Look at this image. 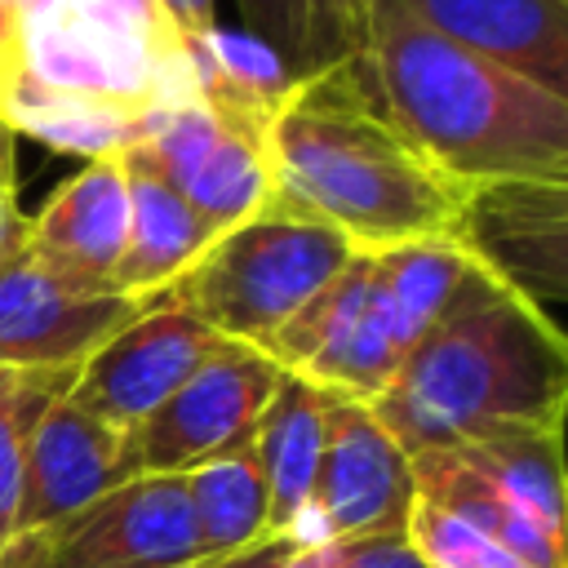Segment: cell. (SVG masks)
<instances>
[{
	"label": "cell",
	"instance_id": "83f0119b",
	"mask_svg": "<svg viewBox=\"0 0 568 568\" xmlns=\"http://www.w3.org/2000/svg\"><path fill=\"white\" fill-rule=\"evenodd\" d=\"M106 4H115L129 22H138L151 40H160L164 49H182V31L164 18V9H160V0H106Z\"/></svg>",
	"mask_w": 568,
	"mask_h": 568
},
{
	"label": "cell",
	"instance_id": "5b68a950",
	"mask_svg": "<svg viewBox=\"0 0 568 568\" xmlns=\"http://www.w3.org/2000/svg\"><path fill=\"white\" fill-rule=\"evenodd\" d=\"M564 430H501L413 453V488L484 532L524 568H564Z\"/></svg>",
	"mask_w": 568,
	"mask_h": 568
},
{
	"label": "cell",
	"instance_id": "f546056e",
	"mask_svg": "<svg viewBox=\"0 0 568 568\" xmlns=\"http://www.w3.org/2000/svg\"><path fill=\"white\" fill-rule=\"evenodd\" d=\"M217 0H160V9H164V18L186 36V31H200V27H209V22H217V9H213Z\"/></svg>",
	"mask_w": 568,
	"mask_h": 568
},
{
	"label": "cell",
	"instance_id": "f1b7e54d",
	"mask_svg": "<svg viewBox=\"0 0 568 568\" xmlns=\"http://www.w3.org/2000/svg\"><path fill=\"white\" fill-rule=\"evenodd\" d=\"M27 217L18 209V182H0V266L27 244Z\"/></svg>",
	"mask_w": 568,
	"mask_h": 568
},
{
	"label": "cell",
	"instance_id": "5bb4252c",
	"mask_svg": "<svg viewBox=\"0 0 568 568\" xmlns=\"http://www.w3.org/2000/svg\"><path fill=\"white\" fill-rule=\"evenodd\" d=\"M129 235L124 155L89 160L67 178L36 217H27V257L67 288L115 293V266Z\"/></svg>",
	"mask_w": 568,
	"mask_h": 568
},
{
	"label": "cell",
	"instance_id": "7402d4cb",
	"mask_svg": "<svg viewBox=\"0 0 568 568\" xmlns=\"http://www.w3.org/2000/svg\"><path fill=\"white\" fill-rule=\"evenodd\" d=\"M71 373H13L0 368V546L13 537L22 457L40 413L67 390Z\"/></svg>",
	"mask_w": 568,
	"mask_h": 568
},
{
	"label": "cell",
	"instance_id": "e0dca14e",
	"mask_svg": "<svg viewBox=\"0 0 568 568\" xmlns=\"http://www.w3.org/2000/svg\"><path fill=\"white\" fill-rule=\"evenodd\" d=\"M328 399H333L328 390L284 373L248 435L266 479V497H271V537L320 541L311 501H315V475L324 453Z\"/></svg>",
	"mask_w": 568,
	"mask_h": 568
},
{
	"label": "cell",
	"instance_id": "ac0fdd59",
	"mask_svg": "<svg viewBox=\"0 0 568 568\" xmlns=\"http://www.w3.org/2000/svg\"><path fill=\"white\" fill-rule=\"evenodd\" d=\"M373 297L390 337L408 355L484 275H493L462 235H430L368 253Z\"/></svg>",
	"mask_w": 568,
	"mask_h": 568
},
{
	"label": "cell",
	"instance_id": "7c38bea8",
	"mask_svg": "<svg viewBox=\"0 0 568 568\" xmlns=\"http://www.w3.org/2000/svg\"><path fill=\"white\" fill-rule=\"evenodd\" d=\"M462 240L510 293L559 324L568 297V182L510 178L475 186Z\"/></svg>",
	"mask_w": 568,
	"mask_h": 568
},
{
	"label": "cell",
	"instance_id": "9a60e30c",
	"mask_svg": "<svg viewBox=\"0 0 568 568\" xmlns=\"http://www.w3.org/2000/svg\"><path fill=\"white\" fill-rule=\"evenodd\" d=\"M138 479L129 462V430H115L67 399V390L40 413L18 484L13 532L44 528L102 493Z\"/></svg>",
	"mask_w": 568,
	"mask_h": 568
},
{
	"label": "cell",
	"instance_id": "ba28073f",
	"mask_svg": "<svg viewBox=\"0 0 568 568\" xmlns=\"http://www.w3.org/2000/svg\"><path fill=\"white\" fill-rule=\"evenodd\" d=\"M280 377L284 368L266 351L217 342V351L129 430L133 475H186L191 466L244 444Z\"/></svg>",
	"mask_w": 568,
	"mask_h": 568
},
{
	"label": "cell",
	"instance_id": "603a6c76",
	"mask_svg": "<svg viewBox=\"0 0 568 568\" xmlns=\"http://www.w3.org/2000/svg\"><path fill=\"white\" fill-rule=\"evenodd\" d=\"M404 537L426 568H524L493 532L422 497L408 510Z\"/></svg>",
	"mask_w": 568,
	"mask_h": 568
},
{
	"label": "cell",
	"instance_id": "d6a6232c",
	"mask_svg": "<svg viewBox=\"0 0 568 568\" xmlns=\"http://www.w3.org/2000/svg\"><path fill=\"white\" fill-rule=\"evenodd\" d=\"M31 0H0V13H13V18H22V9H27Z\"/></svg>",
	"mask_w": 568,
	"mask_h": 568
},
{
	"label": "cell",
	"instance_id": "7a4b0ae2",
	"mask_svg": "<svg viewBox=\"0 0 568 568\" xmlns=\"http://www.w3.org/2000/svg\"><path fill=\"white\" fill-rule=\"evenodd\" d=\"M568 342L532 302L484 275L368 404L413 457L501 430H564Z\"/></svg>",
	"mask_w": 568,
	"mask_h": 568
},
{
	"label": "cell",
	"instance_id": "ffe728a7",
	"mask_svg": "<svg viewBox=\"0 0 568 568\" xmlns=\"http://www.w3.org/2000/svg\"><path fill=\"white\" fill-rule=\"evenodd\" d=\"M155 115H160L155 102L67 93V89L36 84L31 75H18V84L0 102V120L13 138L27 133L53 151H75L84 160L124 155V151L142 146Z\"/></svg>",
	"mask_w": 568,
	"mask_h": 568
},
{
	"label": "cell",
	"instance_id": "6da1fadb",
	"mask_svg": "<svg viewBox=\"0 0 568 568\" xmlns=\"http://www.w3.org/2000/svg\"><path fill=\"white\" fill-rule=\"evenodd\" d=\"M271 200L373 253L462 235L470 191L386 111L364 58L297 75L266 124Z\"/></svg>",
	"mask_w": 568,
	"mask_h": 568
},
{
	"label": "cell",
	"instance_id": "4fadbf2b",
	"mask_svg": "<svg viewBox=\"0 0 568 568\" xmlns=\"http://www.w3.org/2000/svg\"><path fill=\"white\" fill-rule=\"evenodd\" d=\"M151 302L124 293H80L44 275L27 248L0 266V368L75 373L111 333Z\"/></svg>",
	"mask_w": 568,
	"mask_h": 568
},
{
	"label": "cell",
	"instance_id": "4316f807",
	"mask_svg": "<svg viewBox=\"0 0 568 568\" xmlns=\"http://www.w3.org/2000/svg\"><path fill=\"white\" fill-rule=\"evenodd\" d=\"M297 546H311L302 537H262L244 550H231V555H200V559H186V564H169V568H280Z\"/></svg>",
	"mask_w": 568,
	"mask_h": 568
},
{
	"label": "cell",
	"instance_id": "d6986e66",
	"mask_svg": "<svg viewBox=\"0 0 568 568\" xmlns=\"http://www.w3.org/2000/svg\"><path fill=\"white\" fill-rule=\"evenodd\" d=\"M124 186H129V235H124V257L115 266V293L155 302L182 275V266L209 244L213 231L138 151H124Z\"/></svg>",
	"mask_w": 568,
	"mask_h": 568
},
{
	"label": "cell",
	"instance_id": "2e32d148",
	"mask_svg": "<svg viewBox=\"0 0 568 568\" xmlns=\"http://www.w3.org/2000/svg\"><path fill=\"white\" fill-rule=\"evenodd\" d=\"M444 40L568 98V0H395Z\"/></svg>",
	"mask_w": 568,
	"mask_h": 568
},
{
	"label": "cell",
	"instance_id": "30bf717a",
	"mask_svg": "<svg viewBox=\"0 0 568 568\" xmlns=\"http://www.w3.org/2000/svg\"><path fill=\"white\" fill-rule=\"evenodd\" d=\"M217 342L222 337L186 311L151 302L71 373L67 399L115 430H133L217 351Z\"/></svg>",
	"mask_w": 568,
	"mask_h": 568
},
{
	"label": "cell",
	"instance_id": "9c48e42d",
	"mask_svg": "<svg viewBox=\"0 0 568 568\" xmlns=\"http://www.w3.org/2000/svg\"><path fill=\"white\" fill-rule=\"evenodd\" d=\"M284 373L337 395L373 404L395 377L404 351L382 320L373 297L368 253H351V262L262 346Z\"/></svg>",
	"mask_w": 568,
	"mask_h": 568
},
{
	"label": "cell",
	"instance_id": "52a82bcc",
	"mask_svg": "<svg viewBox=\"0 0 568 568\" xmlns=\"http://www.w3.org/2000/svg\"><path fill=\"white\" fill-rule=\"evenodd\" d=\"M186 559H200V537L182 475H138L0 546V568H169Z\"/></svg>",
	"mask_w": 568,
	"mask_h": 568
},
{
	"label": "cell",
	"instance_id": "3957f363",
	"mask_svg": "<svg viewBox=\"0 0 568 568\" xmlns=\"http://www.w3.org/2000/svg\"><path fill=\"white\" fill-rule=\"evenodd\" d=\"M359 58L386 111L466 186L568 182V98L444 40L395 0L373 4Z\"/></svg>",
	"mask_w": 568,
	"mask_h": 568
},
{
	"label": "cell",
	"instance_id": "277c9868",
	"mask_svg": "<svg viewBox=\"0 0 568 568\" xmlns=\"http://www.w3.org/2000/svg\"><path fill=\"white\" fill-rule=\"evenodd\" d=\"M351 244L297 213L262 204L222 226L155 297L186 311L222 342L266 346L346 262Z\"/></svg>",
	"mask_w": 568,
	"mask_h": 568
},
{
	"label": "cell",
	"instance_id": "8fae6325",
	"mask_svg": "<svg viewBox=\"0 0 568 568\" xmlns=\"http://www.w3.org/2000/svg\"><path fill=\"white\" fill-rule=\"evenodd\" d=\"M413 501V457L390 439V430L373 417L368 404L333 395L311 501L320 541L404 532Z\"/></svg>",
	"mask_w": 568,
	"mask_h": 568
},
{
	"label": "cell",
	"instance_id": "44dd1931",
	"mask_svg": "<svg viewBox=\"0 0 568 568\" xmlns=\"http://www.w3.org/2000/svg\"><path fill=\"white\" fill-rule=\"evenodd\" d=\"M200 555H231L271 537V497L253 444H235L182 475Z\"/></svg>",
	"mask_w": 568,
	"mask_h": 568
},
{
	"label": "cell",
	"instance_id": "d4e9b609",
	"mask_svg": "<svg viewBox=\"0 0 568 568\" xmlns=\"http://www.w3.org/2000/svg\"><path fill=\"white\" fill-rule=\"evenodd\" d=\"M235 4L244 18V31L271 44L297 80L306 67V0H235Z\"/></svg>",
	"mask_w": 568,
	"mask_h": 568
},
{
	"label": "cell",
	"instance_id": "1f68e13d",
	"mask_svg": "<svg viewBox=\"0 0 568 568\" xmlns=\"http://www.w3.org/2000/svg\"><path fill=\"white\" fill-rule=\"evenodd\" d=\"M0 182H13V133L0 120Z\"/></svg>",
	"mask_w": 568,
	"mask_h": 568
},
{
	"label": "cell",
	"instance_id": "4dcf8cb0",
	"mask_svg": "<svg viewBox=\"0 0 568 568\" xmlns=\"http://www.w3.org/2000/svg\"><path fill=\"white\" fill-rule=\"evenodd\" d=\"M280 568H324V550H320V541H311V546H297Z\"/></svg>",
	"mask_w": 568,
	"mask_h": 568
},
{
	"label": "cell",
	"instance_id": "8992f818",
	"mask_svg": "<svg viewBox=\"0 0 568 568\" xmlns=\"http://www.w3.org/2000/svg\"><path fill=\"white\" fill-rule=\"evenodd\" d=\"M22 75L155 106L195 93L186 53L151 40L106 0H31L22 9Z\"/></svg>",
	"mask_w": 568,
	"mask_h": 568
},
{
	"label": "cell",
	"instance_id": "cb8c5ba5",
	"mask_svg": "<svg viewBox=\"0 0 568 568\" xmlns=\"http://www.w3.org/2000/svg\"><path fill=\"white\" fill-rule=\"evenodd\" d=\"M377 0H306V71L359 58L368 44V18Z\"/></svg>",
	"mask_w": 568,
	"mask_h": 568
},
{
	"label": "cell",
	"instance_id": "484cf974",
	"mask_svg": "<svg viewBox=\"0 0 568 568\" xmlns=\"http://www.w3.org/2000/svg\"><path fill=\"white\" fill-rule=\"evenodd\" d=\"M324 568H426L404 532H368V537H328L320 541Z\"/></svg>",
	"mask_w": 568,
	"mask_h": 568
}]
</instances>
